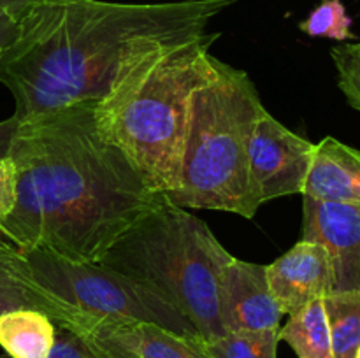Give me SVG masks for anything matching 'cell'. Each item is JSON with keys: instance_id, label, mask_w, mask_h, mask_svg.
Returning <instances> with one entry per match:
<instances>
[{"instance_id": "6da1fadb", "label": "cell", "mask_w": 360, "mask_h": 358, "mask_svg": "<svg viewBox=\"0 0 360 358\" xmlns=\"http://www.w3.org/2000/svg\"><path fill=\"white\" fill-rule=\"evenodd\" d=\"M98 105L83 102L0 123V157L16 175V202L0 235L21 251L101 263L134 225L169 200L109 137Z\"/></svg>"}, {"instance_id": "7a4b0ae2", "label": "cell", "mask_w": 360, "mask_h": 358, "mask_svg": "<svg viewBox=\"0 0 360 358\" xmlns=\"http://www.w3.org/2000/svg\"><path fill=\"white\" fill-rule=\"evenodd\" d=\"M236 0L116 4L46 0L28 7L0 60L13 121L83 102L116 104L176 46L207 32Z\"/></svg>"}, {"instance_id": "3957f363", "label": "cell", "mask_w": 360, "mask_h": 358, "mask_svg": "<svg viewBox=\"0 0 360 358\" xmlns=\"http://www.w3.org/2000/svg\"><path fill=\"white\" fill-rule=\"evenodd\" d=\"M266 107L245 70L213 60L193 93L178 190L167 197L190 209L255 216L250 185V140Z\"/></svg>"}, {"instance_id": "277c9868", "label": "cell", "mask_w": 360, "mask_h": 358, "mask_svg": "<svg viewBox=\"0 0 360 358\" xmlns=\"http://www.w3.org/2000/svg\"><path fill=\"white\" fill-rule=\"evenodd\" d=\"M234 256L211 228L171 200L134 225L102 258L181 312L200 339L225 336L218 314L220 277Z\"/></svg>"}, {"instance_id": "5b68a950", "label": "cell", "mask_w": 360, "mask_h": 358, "mask_svg": "<svg viewBox=\"0 0 360 358\" xmlns=\"http://www.w3.org/2000/svg\"><path fill=\"white\" fill-rule=\"evenodd\" d=\"M218 35L206 32L176 46L122 100L98 105L109 137L144 181L167 197L178 190L193 93L210 76Z\"/></svg>"}, {"instance_id": "8992f818", "label": "cell", "mask_w": 360, "mask_h": 358, "mask_svg": "<svg viewBox=\"0 0 360 358\" xmlns=\"http://www.w3.org/2000/svg\"><path fill=\"white\" fill-rule=\"evenodd\" d=\"M21 253L39 284L79 309L91 321H148L179 336H199L181 312L125 274L102 263L74 262L41 249Z\"/></svg>"}, {"instance_id": "52a82bcc", "label": "cell", "mask_w": 360, "mask_h": 358, "mask_svg": "<svg viewBox=\"0 0 360 358\" xmlns=\"http://www.w3.org/2000/svg\"><path fill=\"white\" fill-rule=\"evenodd\" d=\"M315 144L288 130L267 111L250 140V185L257 206L287 195H302Z\"/></svg>"}, {"instance_id": "ba28073f", "label": "cell", "mask_w": 360, "mask_h": 358, "mask_svg": "<svg viewBox=\"0 0 360 358\" xmlns=\"http://www.w3.org/2000/svg\"><path fill=\"white\" fill-rule=\"evenodd\" d=\"M218 314L227 333L280 330L281 311L267 281L266 265L232 258L218 286Z\"/></svg>"}, {"instance_id": "9c48e42d", "label": "cell", "mask_w": 360, "mask_h": 358, "mask_svg": "<svg viewBox=\"0 0 360 358\" xmlns=\"http://www.w3.org/2000/svg\"><path fill=\"white\" fill-rule=\"evenodd\" d=\"M302 239L329 251L333 291L360 293V206L302 197Z\"/></svg>"}, {"instance_id": "30bf717a", "label": "cell", "mask_w": 360, "mask_h": 358, "mask_svg": "<svg viewBox=\"0 0 360 358\" xmlns=\"http://www.w3.org/2000/svg\"><path fill=\"white\" fill-rule=\"evenodd\" d=\"M79 336L98 358H210L199 336H179L148 321H91Z\"/></svg>"}, {"instance_id": "8fae6325", "label": "cell", "mask_w": 360, "mask_h": 358, "mask_svg": "<svg viewBox=\"0 0 360 358\" xmlns=\"http://www.w3.org/2000/svg\"><path fill=\"white\" fill-rule=\"evenodd\" d=\"M267 281L283 314H295L333 291V263L326 246L301 239L266 265Z\"/></svg>"}, {"instance_id": "7c38bea8", "label": "cell", "mask_w": 360, "mask_h": 358, "mask_svg": "<svg viewBox=\"0 0 360 358\" xmlns=\"http://www.w3.org/2000/svg\"><path fill=\"white\" fill-rule=\"evenodd\" d=\"M18 309H34L48 314L56 325L81 333L91 319L77 307L62 300L32 277L23 253L0 242V316Z\"/></svg>"}, {"instance_id": "4fadbf2b", "label": "cell", "mask_w": 360, "mask_h": 358, "mask_svg": "<svg viewBox=\"0 0 360 358\" xmlns=\"http://www.w3.org/2000/svg\"><path fill=\"white\" fill-rule=\"evenodd\" d=\"M302 197L360 206V150L330 135L315 144Z\"/></svg>"}, {"instance_id": "5bb4252c", "label": "cell", "mask_w": 360, "mask_h": 358, "mask_svg": "<svg viewBox=\"0 0 360 358\" xmlns=\"http://www.w3.org/2000/svg\"><path fill=\"white\" fill-rule=\"evenodd\" d=\"M56 323L34 309H18L0 316V346L11 358H49Z\"/></svg>"}, {"instance_id": "9a60e30c", "label": "cell", "mask_w": 360, "mask_h": 358, "mask_svg": "<svg viewBox=\"0 0 360 358\" xmlns=\"http://www.w3.org/2000/svg\"><path fill=\"white\" fill-rule=\"evenodd\" d=\"M278 336L295 351L297 358H334L323 298L292 314L285 326H280Z\"/></svg>"}, {"instance_id": "2e32d148", "label": "cell", "mask_w": 360, "mask_h": 358, "mask_svg": "<svg viewBox=\"0 0 360 358\" xmlns=\"http://www.w3.org/2000/svg\"><path fill=\"white\" fill-rule=\"evenodd\" d=\"M334 358H355L360 346V293L330 291L323 298Z\"/></svg>"}, {"instance_id": "e0dca14e", "label": "cell", "mask_w": 360, "mask_h": 358, "mask_svg": "<svg viewBox=\"0 0 360 358\" xmlns=\"http://www.w3.org/2000/svg\"><path fill=\"white\" fill-rule=\"evenodd\" d=\"M278 332L225 333L213 340L200 339V346L210 358H278Z\"/></svg>"}, {"instance_id": "ac0fdd59", "label": "cell", "mask_w": 360, "mask_h": 358, "mask_svg": "<svg viewBox=\"0 0 360 358\" xmlns=\"http://www.w3.org/2000/svg\"><path fill=\"white\" fill-rule=\"evenodd\" d=\"M299 28L311 37H326L340 42L355 39L352 18L341 0H322L309 16L299 23Z\"/></svg>"}, {"instance_id": "d6986e66", "label": "cell", "mask_w": 360, "mask_h": 358, "mask_svg": "<svg viewBox=\"0 0 360 358\" xmlns=\"http://www.w3.org/2000/svg\"><path fill=\"white\" fill-rule=\"evenodd\" d=\"M338 70V86L348 104L360 112V41L330 49Z\"/></svg>"}, {"instance_id": "ffe728a7", "label": "cell", "mask_w": 360, "mask_h": 358, "mask_svg": "<svg viewBox=\"0 0 360 358\" xmlns=\"http://www.w3.org/2000/svg\"><path fill=\"white\" fill-rule=\"evenodd\" d=\"M49 358H98L86 340L74 330L56 325V336Z\"/></svg>"}, {"instance_id": "44dd1931", "label": "cell", "mask_w": 360, "mask_h": 358, "mask_svg": "<svg viewBox=\"0 0 360 358\" xmlns=\"http://www.w3.org/2000/svg\"><path fill=\"white\" fill-rule=\"evenodd\" d=\"M16 202V175L6 157H0V223L9 216Z\"/></svg>"}, {"instance_id": "7402d4cb", "label": "cell", "mask_w": 360, "mask_h": 358, "mask_svg": "<svg viewBox=\"0 0 360 358\" xmlns=\"http://www.w3.org/2000/svg\"><path fill=\"white\" fill-rule=\"evenodd\" d=\"M20 14L0 9V60H2L7 48H9V46L16 41L18 35H20Z\"/></svg>"}, {"instance_id": "603a6c76", "label": "cell", "mask_w": 360, "mask_h": 358, "mask_svg": "<svg viewBox=\"0 0 360 358\" xmlns=\"http://www.w3.org/2000/svg\"><path fill=\"white\" fill-rule=\"evenodd\" d=\"M41 2H46V0H0V9L11 11V13L23 16L28 7Z\"/></svg>"}, {"instance_id": "cb8c5ba5", "label": "cell", "mask_w": 360, "mask_h": 358, "mask_svg": "<svg viewBox=\"0 0 360 358\" xmlns=\"http://www.w3.org/2000/svg\"><path fill=\"white\" fill-rule=\"evenodd\" d=\"M355 358H360V346H359V350H357V353H355Z\"/></svg>"}, {"instance_id": "d4e9b609", "label": "cell", "mask_w": 360, "mask_h": 358, "mask_svg": "<svg viewBox=\"0 0 360 358\" xmlns=\"http://www.w3.org/2000/svg\"><path fill=\"white\" fill-rule=\"evenodd\" d=\"M0 242H2V235H0Z\"/></svg>"}]
</instances>
